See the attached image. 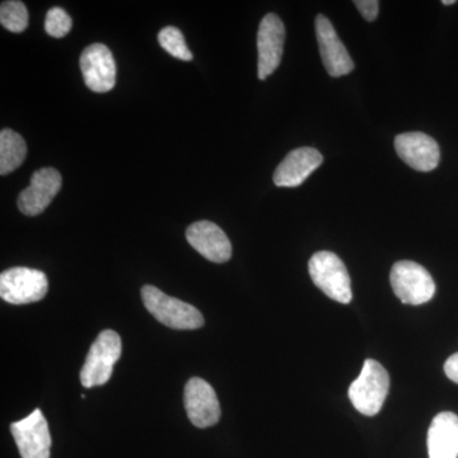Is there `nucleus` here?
<instances>
[{
  "mask_svg": "<svg viewBox=\"0 0 458 458\" xmlns=\"http://www.w3.org/2000/svg\"><path fill=\"white\" fill-rule=\"evenodd\" d=\"M141 300L148 312L165 327L174 330H197L204 327V318L197 307L170 297L153 285L141 288Z\"/></svg>",
  "mask_w": 458,
  "mask_h": 458,
  "instance_id": "1",
  "label": "nucleus"
},
{
  "mask_svg": "<svg viewBox=\"0 0 458 458\" xmlns=\"http://www.w3.org/2000/svg\"><path fill=\"white\" fill-rule=\"evenodd\" d=\"M390 388V376L377 360H367L360 377L349 387L352 406L367 417L381 411Z\"/></svg>",
  "mask_w": 458,
  "mask_h": 458,
  "instance_id": "2",
  "label": "nucleus"
},
{
  "mask_svg": "<svg viewBox=\"0 0 458 458\" xmlns=\"http://www.w3.org/2000/svg\"><path fill=\"white\" fill-rule=\"evenodd\" d=\"M122 351L119 334L113 330L102 331L90 345L86 363L81 370V382L84 387L92 388L107 384L113 376L114 364L122 357Z\"/></svg>",
  "mask_w": 458,
  "mask_h": 458,
  "instance_id": "3",
  "label": "nucleus"
},
{
  "mask_svg": "<svg viewBox=\"0 0 458 458\" xmlns=\"http://www.w3.org/2000/svg\"><path fill=\"white\" fill-rule=\"evenodd\" d=\"M310 276L318 288L336 302L348 304L352 298L351 276L335 254L316 252L309 262Z\"/></svg>",
  "mask_w": 458,
  "mask_h": 458,
  "instance_id": "4",
  "label": "nucleus"
},
{
  "mask_svg": "<svg viewBox=\"0 0 458 458\" xmlns=\"http://www.w3.org/2000/svg\"><path fill=\"white\" fill-rule=\"evenodd\" d=\"M394 293L401 302L420 306L429 302L436 294V283L426 267L414 261H399L390 276Z\"/></svg>",
  "mask_w": 458,
  "mask_h": 458,
  "instance_id": "5",
  "label": "nucleus"
},
{
  "mask_svg": "<svg viewBox=\"0 0 458 458\" xmlns=\"http://www.w3.org/2000/svg\"><path fill=\"white\" fill-rule=\"evenodd\" d=\"M49 283L41 270L12 267L0 274V297L11 304L38 302L47 294Z\"/></svg>",
  "mask_w": 458,
  "mask_h": 458,
  "instance_id": "6",
  "label": "nucleus"
},
{
  "mask_svg": "<svg viewBox=\"0 0 458 458\" xmlns=\"http://www.w3.org/2000/svg\"><path fill=\"white\" fill-rule=\"evenodd\" d=\"M11 433L22 458H50L51 436L40 409L12 424Z\"/></svg>",
  "mask_w": 458,
  "mask_h": 458,
  "instance_id": "7",
  "label": "nucleus"
},
{
  "mask_svg": "<svg viewBox=\"0 0 458 458\" xmlns=\"http://www.w3.org/2000/svg\"><path fill=\"white\" fill-rule=\"evenodd\" d=\"M285 27L276 14H267L259 26V80L265 81L278 69L284 49Z\"/></svg>",
  "mask_w": 458,
  "mask_h": 458,
  "instance_id": "8",
  "label": "nucleus"
},
{
  "mask_svg": "<svg viewBox=\"0 0 458 458\" xmlns=\"http://www.w3.org/2000/svg\"><path fill=\"white\" fill-rule=\"evenodd\" d=\"M186 412L195 427L209 428L216 426L221 419V405L212 386L203 378L194 377L185 386L183 394Z\"/></svg>",
  "mask_w": 458,
  "mask_h": 458,
  "instance_id": "9",
  "label": "nucleus"
},
{
  "mask_svg": "<svg viewBox=\"0 0 458 458\" xmlns=\"http://www.w3.org/2000/svg\"><path fill=\"white\" fill-rule=\"evenodd\" d=\"M84 83L98 93L108 92L116 83V64L113 53L102 44H92L83 50L80 59Z\"/></svg>",
  "mask_w": 458,
  "mask_h": 458,
  "instance_id": "10",
  "label": "nucleus"
},
{
  "mask_svg": "<svg viewBox=\"0 0 458 458\" xmlns=\"http://www.w3.org/2000/svg\"><path fill=\"white\" fill-rule=\"evenodd\" d=\"M62 174L55 168H41L32 174L29 188L18 197V208L29 216H36L45 212L51 201L62 189Z\"/></svg>",
  "mask_w": 458,
  "mask_h": 458,
  "instance_id": "11",
  "label": "nucleus"
},
{
  "mask_svg": "<svg viewBox=\"0 0 458 458\" xmlns=\"http://www.w3.org/2000/svg\"><path fill=\"white\" fill-rule=\"evenodd\" d=\"M316 38L322 63L331 77H343L354 71V63L340 41L333 23L322 14L316 18Z\"/></svg>",
  "mask_w": 458,
  "mask_h": 458,
  "instance_id": "12",
  "label": "nucleus"
},
{
  "mask_svg": "<svg viewBox=\"0 0 458 458\" xmlns=\"http://www.w3.org/2000/svg\"><path fill=\"white\" fill-rule=\"evenodd\" d=\"M397 155L410 167L420 172L437 168L441 158L438 144L424 132H405L394 140Z\"/></svg>",
  "mask_w": 458,
  "mask_h": 458,
  "instance_id": "13",
  "label": "nucleus"
},
{
  "mask_svg": "<svg viewBox=\"0 0 458 458\" xmlns=\"http://www.w3.org/2000/svg\"><path fill=\"white\" fill-rule=\"evenodd\" d=\"M324 162L315 148L303 147L292 150L274 172V183L279 188H297L311 176Z\"/></svg>",
  "mask_w": 458,
  "mask_h": 458,
  "instance_id": "14",
  "label": "nucleus"
},
{
  "mask_svg": "<svg viewBox=\"0 0 458 458\" xmlns=\"http://www.w3.org/2000/svg\"><path fill=\"white\" fill-rule=\"evenodd\" d=\"M190 245L207 260L223 264L232 258V245L227 234L216 223L200 221L192 223L186 231Z\"/></svg>",
  "mask_w": 458,
  "mask_h": 458,
  "instance_id": "15",
  "label": "nucleus"
},
{
  "mask_svg": "<svg viewBox=\"0 0 458 458\" xmlns=\"http://www.w3.org/2000/svg\"><path fill=\"white\" fill-rule=\"evenodd\" d=\"M427 443L429 458H457V415L448 411L437 415L428 430Z\"/></svg>",
  "mask_w": 458,
  "mask_h": 458,
  "instance_id": "16",
  "label": "nucleus"
},
{
  "mask_svg": "<svg viewBox=\"0 0 458 458\" xmlns=\"http://www.w3.org/2000/svg\"><path fill=\"white\" fill-rule=\"evenodd\" d=\"M26 141L18 132L3 129L0 132V174L2 176L16 171L25 161Z\"/></svg>",
  "mask_w": 458,
  "mask_h": 458,
  "instance_id": "17",
  "label": "nucleus"
},
{
  "mask_svg": "<svg viewBox=\"0 0 458 458\" xmlns=\"http://www.w3.org/2000/svg\"><path fill=\"white\" fill-rule=\"evenodd\" d=\"M0 22L8 31L21 33L29 26V12L20 0H7L0 5Z\"/></svg>",
  "mask_w": 458,
  "mask_h": 458,
  "instance_id": "18",
  "label": "nucleus"
},
{
  "mask_svg": "<svg viewBox=\"0 0 458 458\" xmlns=\"http://www.w3.org/2000/svg\"><path fill=\"white\" fill-rule=\"evenodd\" d=\"M158 41L161 47L176 59L183 60V62L192 60L191 51L186 45L182 32L176 27L168 26L161 30V32L158 33Z\"/></svg>",
  "mask_w": 458,
  "mask_h": 458,
  "instance_id": "19",
  "label": "nucleus"
},
{
  "mask_svg": "<svg viewBox=\"0 0 458 458\" xmlns=\"http://www.w3.org/2000/svg\"><path fill=\"white\" fill-rule=\"evenodd\" d=\"M72 26H73L72 18L64 9L55 7L47 12V20H45V31L49 33L51 38H64L71 32Z\"/></svg>",
  "mask_w": 458,
  "mask_h": 458,
  "instance_id": "20",
  "label": "nucleus"
},
{
  "mask_svg": "<svg viewBox=\"0 0 458 458\" xmlns=\"http://www.w3.org/2000/svg\"><path fill=\"white\" fill-rule=\"evenodd\" d=\"M354 4L364 20L369 21V22L376 21L379 11V3L377 0H355Z\"/></svg>",
  "mask_w": 458,
  "mask_h": 458,
  "instance_id": "21",
  "label": "nucleus"
},
{
  "mask_svg": "<svg viewBox=\"0 0 458 458\" xmlns=\"http://www.w3.org/2000/svg\"><path fill=\"white\" fill-rule=\"evenodd\" d=\"M445 372L451 381L458 385V352L448 358L445 363Z\"/></svg>",
  "mask_w": 458,
  "mask_h": 458,
  "instance_id": "22",
  "label": "nucleus"
},
{
  "mask_svg": "<svg viewBox=\"0 0 458 458\" xmlns=\"http://www.w3.org/2000/svg\"><path fill=\"white\" fill-rule=\"evenodd\" d=\"M442 3L445 5H452V4H456V0H443Z\"/></svg>",
  "mask_w": 458,
  "mask_h": 458,
  "instance_id": "23",
  "label": "nucleus"
}]
</instances>
